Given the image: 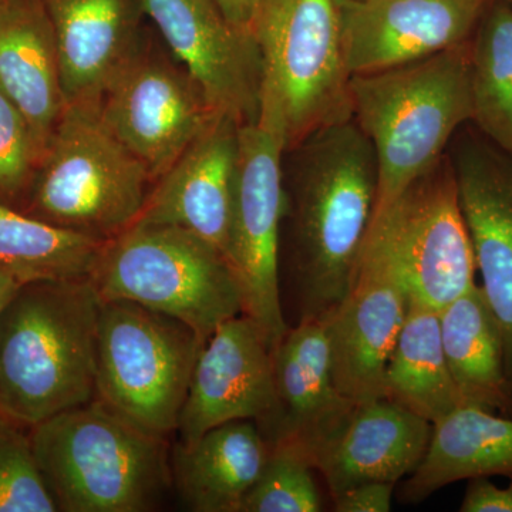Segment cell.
Returning a JSON list of instances; mask_svg holds the SVG:
<instances>
[{
	"label": "cell",
	"instance_id": "34",
	"mask_svg": "<svg viewBox=\"0 0 512 512\" xmlns=\"http://www.w3.org/2000/svg\"><path fill=\"white\" fill-rule=\"evenodd\" d=\"M20 286L22 284L16 281L12 275L0 269V318H2L3 312H5L9 302L12 301L13 296L18 293Z\"/></svg>",
	"mask_w": 512,
	"mask_h": 512
},
{
	"label": "cell",
	"instance_id": "28",
	"mask_svg": "<svg viewBox=\"0 0 512 512\" xmlns=\"http://www.w3.org/2000/svg\"><path fill=\"white\" fill-rule=\"evenodd\" d=\"M313 471L315 468L295 448L269 444L265 466L245 495L241 512L322 511Z\"/></svg>",
	"mask_w": 512,
	"mask_h": 512
},
{
	"label": "cell",
	"instance_id": "5",
	"mask_svg": "<svg viewBox=\"0 0 512 512\" xmlns=\"http://www.w3.org/2000/svg\"><path fill=\"white\" fill-rule=\"evenodd\" d=\"M153 188L148 171L101 119L67 104L26 195V214L110 241L136 224Z\"/></svg>",
	"mask_w": 512,
	"mask_h": 512
},
{
	"label": "cell",
	"instance_id": "21",
	"mask_svg": "<svg viewBox=\"0 0 512 512\" xmlns=\"http://www.w3.org/2000/svg\"><path fill=\"white\" fill-rule=\"evenodd\" d=\"M0 89L22 111L43 157L67 101L42 0H0Z\"/></svg>",
	"mask_w": 512,
	"mask_h": 512
},
{
	"label": "cell",
	"instance_id": "7",
	"mask_svg": "<svg viewBox=\"0 0 512 512\" xmlns=\"http://www.w3.org/2000/svg\"><path fill=\"white\" fill-rule=\"evenodd\" d=\"M202 345L194 329L173 316L101 299L94 400L168 439L177 431Z\"/></svg>",
	"mask_w": 512,
	"mask_h": 512
},
{
	"label": "cell",
	"instance_id": "4",
	"mask_svg": "<svg viewBox=\"0 0 512 512\" xmlns=\"http://www.w3.org/2000/svg\"><path fill=\"white\" fill-rule=\"evenodd\" d=\"M29 434L59 511H154L173 484L167 439L97 400L56 414Z\"/></svg>",
	"mask_w": 512,
	"mask_h": 512
},
{
	"label": "cell",
	"instance_id": "22",
	"mask_svg": "<svg viewBox=\"0 0 512 512\" xmlns=\"http://www.w3.org/2000/svg\"><path fill=\"white\" fill-rule=\"evenodd\" d=\"M268 454L256 421H228L194 443H177L171 456L173 484L190 511L241 512Z\"/></svg>",
	"mask_w": 512,
	"mask_h": 512
},
{
	"label": "cell",
	"instance_id": "13",
	"mask_svg": "<svg viewBox=\"0 0 512 512\" xmlns=\"http://www.w3.org/2000/svg\"><path fill=\"white\" fill-rule=\"evenodd\" d=\"M168 52L200 84L217 113L256 120L264 64L254 33L232 25L217 0H140Z\"/></svg>",
	"mask_w": 512,
	"mask_h": 512
},
{
	"label": "cell",
	"instance_id": "11",
	"mask_svg": "<svg viewBox=\"0 0 512 512\" xmlns=\"http://www.w3.org/2000/svg\"><path fill=\"white\" fill-rule=\"evenodd\" d=\"M99 111L111 133L146 167L153 185L218 114L194 77L144 36L104 93Z\"/></svg>",
	"mask_w": 512,
	"mask_h": 512
},
{
	"label": "cell",
	"instance_id": "9",
	"mask_svg": "<svg viewBox=\"0 0 512 512\" xmlns=\"http://www.w3.org/2000/svg\"><path fill=\"white\" fill-rule=\"evenodd\" d=\"M254 33L265 82L281 99L288 151L352 119L350 74L335 0H261Z\"/></svg>",
	"mask_w": 512,
	"mask_h": 512
},
{
	"label": "cell",
	"instance_id": "1",
	"mask_svg": "<svg viewBox=\"0 0 512 512\" xmlns=\"http://www.w3.org/2000/svg\"><path fill=\"white\" fill-rule=\"evenodd\" d=\"M295 154L291 188L299 320H328L348 293L375 211V150L355 120L320 128Z\"/></svg>",
	"mask_w": 512,
	"mask_h": 512
},
{
	"label": "cell",
	"instance_id": "27",
	"mask_svg": "<svg viewBox=\"0 0 512 512\" xmlns=\"http://www.w3.org/2000/svg\"><path fill=\"white\" fill-rule=\"evenodd\" d=\"M471 124L512 156V8L490 0L468 39Z\"/></svg>",
	"mask_w": 512,
	"mask_h": 512
},
{
	"label": "cell",
	"instance_id": "19",
	"mask_svg": "<svg viewBox=\"0 0 512 512\" xmlns=\"http://www.w3.org/2000/svg\"><path fill=\"white\" fill-rule=\"evenodd\" d=\"M57 50L67 104L100 106L143 39L140 0H42Z\"/></svg>",
	"mask_w": 512,
	"mask_h": 512
},
{
	"label": "cell",
	"instance_id": "6",
	"mask_svg": "<svg viewBox=\"0 0 512 512\" xmlns=\"http://www.w3.org/2000/svg\"><path fill=\"white\" fill-rule=\"evenodd\" d=\"M90 279L103 301H130L173 316L202 342L245 313L241 282L227 256L170 225L134 224L107 241Z\"/></svg>",
	"mask_w": 512,
	"mask_h": 512
},
{
	"label": "cell",
	"instance_id": "15",
	"mask_svg": "<svg viewBox=\"0 0 512 512\" xmlns=\"http://www.w3.org/2000/svg\"><path fill=\"white\" fill-rule=\"evenodd\" d=\"M276 410L272 350L258 323L242 313L202 345L175 433L178 443L191 444L234 420H254L264 433Z\"/></svg>",
	"mask_w": 512,
	"mask_h": 512
},
{
	"label": "cell",
	"instance_id": "30",
	"mask_svg": "<svg viewBox=\"0 0 512 512\" xmlns=\"http://www.w3.org/2000/svg\"><path fill=\"white\" fill-rule=\"evenodd\" d=\"M42 153L22 111L0 89V201L26 198Z\"/></svg>",
	"mask_w": 512,
	"mask_h": 512
},
{
	"label": "cell",
	"instance_id": "14",
	"mask_svg": "<svg viewBox=\"0 0 512 512\" xmlns=\"http://www.w3.org/2000/svg\"><path fill=\"white\" fill-rule=\"evenodd\" d=\"M473 244L481 289L501 335L512 392V156L473 124L446 151Z\"/></svg>",
	"mask_w": 512,
	"mask_h": 512
},
{
	"label": "cell",
	"instance_id": "12",
	"mask_svg": "<svg viewBox=\"0 0 512 512\" xmlns=\"http://www.w3.org/2000/svg\"><path fill=\"white\" fill-rule=\"evenodd\" d=\"M410 295L382 239L367 229L352 284L326 320L333 380L357 404L384 399L383 376Z\"/></svg>",
	"mask_w": 512,
	"mask_h": 512
},
{
	"label": "cell",
	"instance_id": "24",
	"mask_svg": "<svg viewBox=\"0 0 512 512\" xmlns=\"http://www.w3.org/2000/svg\"><path fill=\"white\" fill-rule=\"evenodd\" d=\"M439 316L448 370L464 404L512 416L503 335L481 286L441 309Z\"/></svg>",
	"mask_w": 512,
	"mask_h": 512
},
{
	"label": "cell",
	"instance_id": "18",
	"mask_svg": "<svg viewBox=\"0 0 512 512\" xmlns=\"http://www.w3.org/2000/svg\"><path fill=\"white\" fill-rule=\"evenodd\" d=\"M272 357L278 410L262 434L268 444L295 448L313 467L357 406L333 380L325 320H299Z\"/></svg>",
	"mask_w": 512,
	"mask_h": 512
},
{
	"label": "cell",
	"instance_id": "33",
	"mask_svg": "<svg viewBox=\"0 0 512 512\" xmlns=\"http://www.w3.org/2000/svg\"><path fill=\"white\" fill-rule=\"evenodd\" d=\"M217 3L232 25L254 33L255 19L261 0H217Z\"/></svg>",
	"mask_w": 512,
	"mask_h": 512
},
{
	"label": "cell",
	"instance_id": "20",
	"mask_svg": "<svg viewBox=\"0 0 512 512\" xmlns=\"http://www.w3.org/2000/svg\"><path fill=\"white\" fill-rule=\"evenodd\" d=\"M431 430L429 421L390 400L357 404L313 468L325 478L330 497L373 481L397 484L420 466Z\"/></svg>",
	"mask_w": 512,
	"mask_h": 512
},
{
	"label": "cell",
	"instance_id": "3",
	"mask_svg": "<svg viewBox=\"0 0 512 512\" xmlns=\"http://www.w3.org/2000/svg\"><path fill=\"white\" fill-rule=\"evenodd\" d=\"M350 103L353 120L375 150L376 215L471 123L468 40L417 62L350 77Z\"/></svg>",
	"mask_w": 512,
	"mask_h": 512
},
{
	"label": "cell",
	"instance_id": "29",
	"mask_svg": "<svg viewBox=\"0 0 512 512\" xmlns=\"http://www.w3.org/2000/svg\"><path fill=\"white\" fill-rule=\"evenodd\" d=\"M25 427L0 416V512H55Z\"/></svg>",
	"mask_w": 512,
	"mask_h": 512
},
{
	"label": "cell",
	"instance_id": "2",
	"mask_svg": "<svg viewBox=\"0 0 512 512\" xmlns=\"http://www.w3.org/2000/svg\"><path fill=\"white\" fill-rule=\"evenodd\" d=\"M100 309L90 278L20 286L0 318V416L30 430L96 399Z\"/></svg>",
	"mask_w": 512,
	"mask_h": 512
},
{
	"label": "cell",
	"instance_id": "8",
	"mask_svg": "<svg viewBox=\"0 0 512 512\" xmlns=\"http://www.w3.org/2000/svg\"><path fill=\"white\" fill-rule=\"evenodd\" d=\"M286 153L288 133L281 99L262 80L258 117L239 126L228 259L241 282L245 315L258 323L272 353L289 330L279 286V238L288 212Z\"/></svg>",
	"mask_w": 512,
	"mask_h": 512
},
{
	"label": "cell",
	"instance_id": "36",
	"mask_svg": "<svg viewBox=\"0 0 512 512\" xmlns=\"http://www.w3.org/2000/svg\"><path fill=\"white\" fill-rule=\"evenodd\" d=\"M504 2L507 3V5H510L512 8V0H504Z\"/></svg>",
	"mask_w": 512,
	"mask_h": 512
},
{
	"label": "cell",
	"instance_id": "17",
	"mask_svg": "<svg viewBox=\"0 0 512 512\" xmlns=\"http://www.w3.org/2000/svg\"><path fill=\"white\" fill-rule=\"evenodd\" d=\"M239 126L227 114H215L153 185L136 224L183 228L210 242L228 258Z\"/></svg>",
	"mask_w": 512,
	"mask_h": 512
},
{
	"label": "cell",
	"instance_id": "32",
	"mask_svg": "<svg viewBox=\"0 0 512 512\" xmlns=\"http://www.w3.org/2000/svg\"><path fill=\"white\" fill-rule=\"evenodd\" d=\"M461 501V512H512V476L507 487H498L490 478H470Z\"/></svg>",
	"mask_w": 512,
	"mask_h": 512
},
{
	"label": "cell",
	"instance_id": "35",
	"mask_svg": "<svg viewBox=\"0 0 512 512\" xmlns=\"http://www.w3.org/2000/svg\"><path fill=\"white\" fill-rule=\"evenodd\" d=\"M335 2L339 5V3L350 2V0H335Z\"/></svg>",
	"mask_w": 512,
	"mask_h": 512
},
{
	"label": "cell",
	"instance_id": "23",
	"mask_svg": "<svg viewBox=\"0 0 512 512\" xmlns=\"http://www.w3.org/2000/svg\"><path fill=\"white\" fill-rule=\"evenodd\" d=\"M495 476H512V416L464 404L433 424L426 456L403 485L402 501L421 503L457 481Z\"/></svg>",
	"mask_w": 512,
	"mask_h": 512
},
{
	"label": "cell",
	"instance_id": "31",
	"mask_svg": "<svg viewBox=\"0 0 512 512\" xmlns=\"http://www.w3.org/2000/svg\"><path fill=\"white\" fill-rule=\"evenodd\" d=\"M396 484L373 481L350 487L333 500V510L338 512H389Z\"/></svg>",
	"mask_w": 512,
	"mask_h": 512
},
{
	"label": "cell",
	"instance_id": "10",
	"mask_svg": "<svg viewBox=\"0 0 512 512\" xmlns=\"http://www.w3.org/2000/svg\"><path fill=\"white\" fill-rule=\"evenodd\" d=\"M369 229L392 256L410 302L440 312L477 285L476 256L447 154L373 215Z\"/></svg>",
	"mask_w": 512,
	"mask_h": 512
},
{
	"label": "cell",
	"instance_id": "26",
	"mask_svg": "<svg viewBox=\"0 0 512 512\" xmlns=\"http://www.w3.org/2000/svg\"><path fill=\"white\" fill-rule=\"evenodd\" d=\"M104 244L0 201V269L22 285L90 278Z\"/></svg>",
	"mask_w": 512,
	"mask_h": 512
},
{
	"label": "cell",
	"instance_id": "25",
	"mask_svg": "<svg viewBox=\"0 0 512 512\" xmlns=\"http://www.w3.org/2000/svg\"><path fill=\"white\" fill-rule=\"evenodd\" d=\"M383 394L431 424L464 406L444 355L439 312L410 302L384 369Z\"/></svg>",
	"mask_w": 512,
	"mask_h": 512
},
{
	"label": "cell",
	"instance_id": "16",
	"mask_svg": "<svg viewBox=\"0 0 512 512\" xmlns=\"http://www.w3.org/2000/svg\"><path fill=\"white\" fill-rule=\"evenodd\" d=\"M490 0H350L339 3L350 76L394 69L470 39Z\"/></svg>",
	"mask_w": 512,
	"mask_h": 512
}]
</instances>
